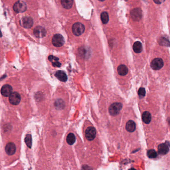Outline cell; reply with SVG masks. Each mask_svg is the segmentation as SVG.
Instances as JSON below:
<instances>
[{
	"mask_svg": "<svg viewBox=\"0 0 170 170\" xmlns=\"http://www.w3.org/2000/svg\"><path fill=\"white\" fill-rule=\"evenodd\" d=\"M123 107V105L120 102H114L110 106L108 110L110 115L116 116L119 114Z\"/></svg>",
	"mask_w": 170,
	"mask_h": 170,
	"instance_id": "1",
	"label": "cell"
},
{
	"mask_svg": "<svg viewBox=\"0 0 170 170\" xmlns=\"http://www.w3.org/2000/svg\"><path fill=\"white\" fill-rule=\"evenodd\" d=\"M72 30L74 35L76 36H79L84 33L85 27L84 25L81 23H76L73 25Z\"/></svg>",
	"mask_w": 170,
	"mask_h": 170,
	"instance_id": "2",
	"label": "cell"
},
{
	"mask_svg": "<svg viewBox=\"0 0 170 170\" xmlns=\"http://www.w3.org/2000/svg\"><path fill=\"white\" fill-rule=\"evenodd\" d=\"M164 67V61L161 58L154 59L151 63V67L154 71H159Z\"/></svg>",
	"mask_w": 170,
	"mask_h": 170,
	"instance_id": "3",
	"label": "cell"
},
{
	"mask_svg": "<svg viewBox=\"0 0 170 170\" xmlns=\"http://www.w3.org/2000/svg\"><path fill=\"white\" fill-rule=\"evenodd\" d=\"M13 9L14 11L17 13H23L27 10V5L23 1H18L14 4Z\"/></svg>",
	"mask_w": 170,
	"mask_h": 170,
	"instance_id": "4",
	"label": "cell"
},
{
	"mask_svg": "<svg viewBox=\"0 0 170 170\" xmlns=\"http://www.w3.org/2000/svg\"><path fill=\"white\" fill-rule=\"evenodd\" d=\"M53 45L56 47H61L65 43V39L61 34H56L52 39Z\"/></svg>",
	"mask_w": 170,
	"mask_h": 170,
	"instance_id": "5",
	"label": "cell"
},
{
	"mask_svg": "<svg viewBox=\"0 0 170 170\" xmlns=\"http://www.w3.org/2000/svg\"><path fill=\"white\" fill-rule=\"evenodd\" d=\"M96 129L94 127L90 126L86 129L85 132V136L88 141L93 140L96 137Z\"/></svg>",
	"mask_w": 170,
	"mask_h": 170,
	"instance_id": "6",
	"label": "cell"
},
{
	"mask_svg": "<svg viewBox=\"0 0 170 170\" xmlns=\"http://www.w3.org/2000/svg\"><path fill=\"white\" fill-rule=\"evenodd\" d=\"M9 100L11 104L13 105H17L20 103L21 100V97L18 92H12V94L9 96Z\"/></svg>",
	"mask_w": 170,
	"mask_h": 170,
	"instance_id": "7",
	"label": "cell"
},
{
	"mask_svg": "<svg viewBox=\"0 0 170 170\" xmlns=\"http://www.w3.org/2000/svg\"><path fill=\"white\" fill-rule=\"evenodd\" d=\"M131 18L134 21H139L142 17V10L140 8H135L130 13Z\"/></svg>",
	"mask_w": 170,
	"mask_h": 170,
	"instance_id": "8",
	"label": "cell"
},
{
	"mask_svg": "<svg viewBox=\"0 0 170 170\" xmlns=\"http://www.w3.org/2000/svg\"><path fill=\"white\" fill-rule=\"evenodd\" d=\"M137 128V125L134 120H129L126 123L125 129L129 133H134Z\"/></svg>",
	"mask_w": 170,
	"mask_h": 170,
	"instance_id": "9",
	"label": "cell"
},
{
	"mask_svg": "<svg viewBox=\"0 0 170 170\" xmlns=\"http://www.w3.org/2000/svg\"><path fill=\"white\" fill-rule=\"evenodd\" d=\"M20 24L25 29H29L33 26V20L31 17H25L20 20Z\"/></svg>",
	"mask_w": 170,
	"mask_h": 170,
	"instance_id": "10",
	"label": "cell"
},
{
	"mask_svg": "<svg viewBox=\"0 0 170 170\" xmlns=\"http://www.w3.org/2000/svg\"><path fill=\"white\" fill-rule=\"evenodd\" d=\"M46 33L47 31L45 29L41 26H37L33 30L34 35L38 38H41L45 37Z\"/></svg>",
	"mask_w": 170,
	"mask_h": 170,
	"instance_id": "11",
	"label": "cell"
},
{
	"mask_svg": "<svg viewBox=\"0 0 170 170\" xmlns=\"http://www.w3.org/2000/svg\"><path fill=\"white\" fill-rule=\"evenodd\" d=\"M5 151L7 154L9 156L14 155L16 151V147L15 144L13 142H9L6 145Z\"/></svg>",
	"mask_w": 170,
	"mask_h": 170,
	"instance_id": "12",
	"label": "cell"
},
{
	"mask_svg": "<svg viewBox=\"0 0 170 170\" xmlns=\"http://www.w3.org/2000/svg\"><path fill=\"white\" fill-rule=\"evenodd\" d=\"M13 88L12 86L9 84H5L2 87L1 90V94L5 97H8L12 94Z\"/></svg>",
	"mask_w": 170,
	"mask_h": 170,
	"instance_id": "13",
	"label": "cell"
},
{
	"mask_svg": "<svg viewBox=\"0 0 170 170\" xmlns=\"http://www.w3.org/2000/svg\"><path fill=\"white\" fill-rule=\"evenodd\" d=\"M158 150L159 153L160 154H167L170 150L169 145L167 143L161 144L158 147Z\"/></svg>",
	"mask_w": 170,
	"mask_h": 170,
	"instance_id": "14",
	"label": "cell"
},
{
	"mask_svg": "<svg viewBox=\"0 0 170 170\" xmlns=\"http://www.w3.org/2000/svg\"><path fill=\"white\" fill-rule=\"evenodd\" d=\"M142 119L145 124H149L152 120V115L150 113L147 111H145L143 112L142 114Z\"/></svg>",
	"mask_w": 170,
	"mask_h": 170,
	"instance_id": "15",
	"label": "cell"
},
{
	"mask_svg": "<svg viewBox=\"0 0 170 170\" xmlns=\"http://www.w3.org/2000/svg\"><path fill=\"white\" fill-rule=\"evenodd\" d=\"M117 72L120 76H125L128 74V69L125 65H120L117 67Z\"/></svg>",
	"mask_w": 170,
	"mask_h": 170,
	"instance_id": "16",
	"label": "cell"
},
{
	"mask_svg": "<svg viewBox=\"0 0 170 170\" xmlns=\"http://www.w3.org/2000/svg\"><path fill=\"white\" fill-rule=\"evenodd\" d=\"M55 76L57 78L62 82H66L67 80V76L66 73L61 71H59L55 73Z\"/></svg>",
	"mask_w": 170,
	"mask_h": 170,
	"instance_id": "17",
	"label": "cell"
},
{
	"mask_svg": "<svg viewBox=\"0 0 170 170\" xmlns=\"http://www.w3.org/2000/svg\"><path fill=\"white\" fill-rule=\"evenodd\" d=\"M49 60L52 63L53 67H61V63L59 62V59L58 57L53 55H49Z\"/></svg>",
	"mask_w": 170,
	"mask_h": 170,
	"instance_id": "18",
	"label": "cell"
},
{
	"mask_svg": "<svg viewBox=\"0 0 170 170\" xmlns=\"http://www.w3.org/2000/svg\"><path fill=\"white\" fill-rule=\"evenodd\" d=\"M133 49L134 51L136 53H140L143 50L142 43L139 41H136L133 45Z\"/></svg>",
	"mask_w": 170,
	"mask_h": 170,
	"instance_id": "19",
	"label": "cell"
},
{
	"mask_svg": "<svg viewBox=\"0 0 170 170\" xmlns=\"http://www.w3.org/2000/svg\"><path fill=\"white\" fill-rule=\"evenodd\" d=\"M73 2V0H61V4L63 7L66 9H69L72 7Z\"/></svg>",
	"mask_w": 170,
	"mask_h": 170,
	"instance_id": "20",
	"label": "cell"
},
{
	"mask_svg": "<svg viewBox=\"0 0 170 170\" xmlns=\"http://www.w3.org/2000/svg\"><path fill=\"white\" fill-rule=\"evenodd\" d=\"M76 141V138L73 133H69L67 136V142L69 145H73Z\"/></svg>",
	"mask_w": 170,
	"mask_h": 170,
	"instance_id": "21",
	"label": "cell"
},
{
	"mask_svg": "<svg viewBox=\"0 0 170 170\" xmlns=\"http://www.w3.org/2000/svg\"><path fill=\"white\" fill-rule=\"evenodd\" d=\"M101 20L103 24H107L109 21V15L107 13L104 12L101 14Z\"/></svg>",
	"mask_w": 170,
	"mask_h": 170,
	"instance_id": "22",
	"label": "cell"
},
{
	"mask_svg": "<svg viewBox=\"0 0 170 170\" xmlns=\"http://www.w3.org/2000/svg\"><path fill=\"white\" fill-rule=\"evenodd\" d=\"M159 43L160 45L166 47H170V41L165 37H161L159 41Z\"/></svg>",
	"mask_w": 170,
	"mask_h": 170,
	"instance_id": "23",
	"label": "cell"
},
{
	"mask_svg": "<svg viewBox=\"0 0 170 170\" xmlns=\"http://www.w3.org/2000/svg\"><path fill=\"white\" fill-rule=\"evenodd\" d=\"M147 156L149 158H156L157 157V152L154 149H150L147 152Z\"/></svg>",
	"mask_w": 170,
	"mask_h": 170,
	"instance_id": "24",
	"label": "cell"
},
{
	"mask_svg": "<svg viewBox=\"0 0 170 170\" xmlns=\"http://www.w3.org/2000/svg\"><path fill=\"white\" fill-rule=\"evenodd\" d=\"M26 145L29 148H31V145H32V138H31V136L30 134H27L25 137V139Z\"/></svg>",
	"mask_w": 170,
	"mask_h": 170,
	"instance_id": "25",
	"label": "cell"
},
{
	"mask_svg": "<svg viewBox=\"0 0 170 170\" xmlns=\"http://www.w3.org/2000/svg\"><path fill=\"white\" fill-rule=\"evenodd\" d=\"M55 107H57V108L61 109V107H63V102L61 101V99L57 100V102H55Z\"/></svg>",
	"mask_w": 170,
	"mask_h": 170,
	"instance_id": "26",
	"label": "cell"
},
{
	"mask_svg": "<svg viewBox=\"0 0 170 170\" xmlns=\"http://www.w3.org/2000/svg\"><path fill=\"white\" fill-rule=\"evenodd\" d=\"M146 94L145 88L141 87L138 90V95L140 97H144Z\"/></svg>",
	"mask_w": 170,
	"mask_h": 170,
	"instance_id": "27",
	"label": "cell"
},
{
	"mask_svg": "<svg viewBox=\"0 0 170 170\" xmlns=\"http://www.w3.org/2000/svg\"><path fill=\"white\" fill-rule=\"evenodd\" d=\"M154 2L157 4H161L165 1V0H153Z\"/></svg>",
	"mask_w": 170,
	"mask_h": 170,
	"instance_id": "28",
	"label": "cell"
},
{
	"mask_svg": "<svg viewBox=\"0 0 170 170\" xmlns=\"http://www.w3.org/2000/svg\"><path fill=\"white\" fill-rule=\"evenodd\" d=\"M99 1H102H102H105V0H99Z\"/></svg>",
	"mask_w": 170,
	"mask_h": 170,
	"instance_id": "29",
	"label": "cell"
},
{
	"mask_svg": "<svg viewBox=\"0 0 170 170\" xmlns=\"http://www.w3.org/2000/svg\"><path fill=\"white\" fill-rule=\"evenodd\" d=\"M126 1H128V0H126Z\"/></svg>",
	"mask_w": 170,
	"mask_h": 170,
	"instance_id": "30",
	"label": "cell"
}]
</instances>
